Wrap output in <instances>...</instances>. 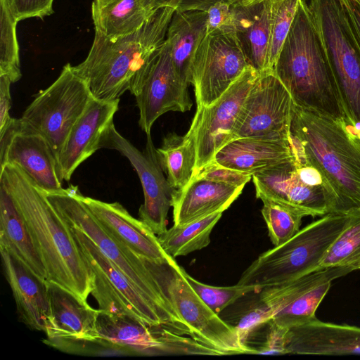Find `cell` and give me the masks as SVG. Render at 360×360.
Masks as SVG:
<instances>
[{
  "label": "cell",
  "instance_id": "cell-1",
  "mask_svg": "<svg viewBox=\"0 0 360 360\" xmlns=\"http://www.w3.org/2000/svg\"><path fill=\"white\" fill-rule=\"evenodd\" d=\"M0 184L11 196L26 224L46 269V280L86 300L93 289L91 271L70 226L44 191L13 164L1 168Z\"/></svg>",
  "mask_w": 360,
  "mask_h": 360
},
{
  "label": "cell",
  "instance_id": "cell-2",
  "mask_svg": "<svg viewBox=\"0 0 360 360\" xmlns=\"http://www.w3.org/2000/svg\"><path fill=\"white\" fill-rule=\"evenodd\" d=\"M289 143L295 163L308 164L321 174L333 213L360 211V143L347 123L295 105Z\"/></svg>",
  "mask_w": 360,
  "mask_h": 360
},
{
  "label": "cell",
  "instance_id": "cell-3",
  "mask_svg": "<svg viewBox=\"0 0 360 360\" xmlns=\"http://www.w3.org/2000/svg\"><path fill=\"white\" fill-rule=\"evenodd\" d=\"M274 71L296 105L347 124L321 36L304 0H300Z\"/></svg>",
  "mask_w": 360,
  "mask_h": 360
},
{
  "label": "cell",
  "instance_id": "cell-4",
  "mask_svg": "<svg viewBox=\"0 0 360 360\" xmlns=\"http://www.w3.org/2000/svg\"><path fill=\"white\" fill-rule=\"evenodd\" d=\"M176 8L162 6L135 32L113 41L95 31L86 59L72 66L93 98L111 102L129 91L139 69L164 44Z\"/></svg>",
  "mask_w": 360,
  "mask_h": 360
},
{
  "label": "cell",
  "instance_id": "cell-5",
  "mask_svg": "<svg viewBox=\"0 0 360 360\" xmlns=\"http://www.w3.org/2000/svg\"><path fill=\"white\" fill-rule=\"evenodd\" d=\"M352 215L330 213L309 224L283 244L259 255L237 283L252 286L259 292L323 269L321 262Z\"/></svg>",
  "mask_w": 360,
  "mask_h": 360
},
{
  "label": "cell",
  "instance_id": "cell-6",
  "mask_svg": "<svg viewBox=\"0 0 360 360\" xmlns=\"http://www.w3.org/2000/svg\"><path fill=\"white\" fill-rule=\"evenodd\" d=\"M44 193L69 226H75L86 234L150 302L191 335L189 328L174 308L164 286L140 256L114 239L101 227L81 200L77 186L70 185L67 188Z\"/></svg>",
  "mask_w": 360,
  "mask_h": 360
},
{
  "label": "cell",
  "instance_id": "cell-7",
  "mask_svg": "<svg viewBox=\"0 0 360 360\" xmlns=\"http://www.w3.org/2000/svg\"><path fill=\"white\" fill-rule=\"evenodd\" d=\"M323 42L346 115L360 137V48L340 0H304Z\"/></svg>",
  "mask_w": 360,
  "mask_h": 360
},
{
  "label": "cell",
  "instance_id": "cell-8",
  "mask_svg": "<svg viewBox=\"0 0 360 360\" xmlns=\"http://www.w3.org/2000/svg\"><path fill=\"white\" fill-rule=\"evenodd\" d=\"M69 226L91 271L93 289L91 294L97 301L100 310L129 316L148 325L163 326L191 337L188 330L150 302L86 234L75 226Z\"/></svg>",
  "mask_w": 360,
  "mask_h": 360
},
{
  "label": "cell",
  "instance_id": "cell-9",
  "mask_svg": "<svg viewBox=\"0 0 360 360\" xmlns=\"http://www.w3.org/2000/svg\"><path fill=\"white\" fill-rule=\"evenodd\" d=\"M146 266L164 286L174 308L191 332L193 339L219 355L254 354L243 343L235 326L223 321L193 290L178 264H157L142 258Z\"/></svg>",
  "mask_w": 360,
  "mask_h": 360
},
{
  "label": "cell",
  "instance_id": "cell-10",
  "mask_svg": "<svg viewBox=\"0 0 360 360\" xmlns=\"http://www.w3.org/2000/svg\"><path fill=\"white\" fill-rule=\"evenodd\" d=\"M92 98L86 83L67 63L55 82L36 95L20 119L45 138L58 163L72 127Z\"/></svg>",
  "mask_w": 360,
  "mask_h": 360
},
{
  "label": "cell",
  "instance_id": "cell-11",
  "mask_svg": "<svg viewBox=\"0 0 360 360\" xmlns=\"http://www.w3.org/2000/svg\"><path fill=\"white\" fill-rule=\"evenodd\" d=\"M96 331V342L101 348L121 354L219 355L190 336L101 310L97 317Z\"/></svg>",
  "mask_w": 360,
  "mask_h": 360
},
{
  "label": "cell",
  "instance_id": "cell-12",
  "mask_svg": "<svg viewBox=\"0 0 360 360\" xmlns=\"http://www.w3.org/2000/svg\"><path fill=\"white\" fill-rule=\"evenodd\" d=\"M188 86L176 72L165 40L135 74L129 89L136 98L139 124L146 135L150 134L154 122L163 114L191 110Z\"/></svg>",
  "mask_w": 360,
  "mask_h": 360
},
{
  "label": "cell",
  "instance_id": "cell-13",
  "mask_svg": "<svg viewBox=\"0 0 360 360\" xmlns=\"http://www.w3.org/2000/svg\"><path fill=\"white\" fill-rule=\"evenodd\" d=\"M295 105L274 70L260 72L239 111L231 141L259 138L289 141Z\"/></svg>",
  "mask_w": 360,
  "mask_h": 360
},
{
  "label": "cell",
  "instance_id": "cell-14",
  "mask_svg": "<svg viewBox=\"0 0 360 360\" xmlns=\"http://www.w3.org/2000/svg\"><path fill=\"white\" fill-rule=\"evenodd\" d=\"M248 65L235 32L206 34L195 51L190 69L197 108L216 101Z\"/></svg>",
  "mask_w": 360,
  "mask_h": 360
},
{
  "label": "cell",
  "instance_id": "cell-15",
  "mask_svg": "<svg viewBox=\"0 0 360 360\" xmlns=\"http://www.w3.org/2000/svg\"><path fill=\"white\" fill-rule=\"evenodd\" d=\"M146 136V148L141 152L122 136L112 123L101 139L100 149L117 150L131 164L141 181L144 195L143 204L139 210V219L158 236L167 229L168 212L172 207L176 190L164 175L150 134Z\"/></svg>",
  "mask_w": 360,
  "mask_h": 360
},
{
  "label": "cell",
  "instance_id": "cell-16",
  "mask_svg": "<svg viewBox=\"0 0 360 360\" xmlns=\"http://www.w3.org/2000/svg\"><path fill=\"white\" fill-rule=\"evenodd\" d=\"M259 72L248 65L216 101L207 107L197 108L189 128L193 134L196 148L194 176L212 162L215 154L231 141L239 111Z\"/></svg>",
  "mask_w": 360,
  "mask_h": 360
},
{
  "label": "cell",
  "instance_id": "cell-17",
  "mask_svg": "<svg viewBox=\"0 0 360 360\" xmlns=\"http://www.w3.org/2000/svg\"><path fill=\"white\" fill-rule=\"evenodd\" d=\"M47 281L49 315L44 342L69 352H79L97 345L96 321L100 309H95L76 295ZM99 346V345H98Z\"/></svg>",
  "mask_w": 360,
  "mask_h": 360
},
{
  "label": "cell",
  "instance_id": "cell-18",
  "mask_svg": "<svg viewBox=\"0 0 360 360\" xmlns=\"http://www.w3.org/2000/svg\"><path fill=\"white\" fill-rule=\"evenodd\" d=\"M0 166L20 167L45 192L63 188L56 156L48 141L20 118L13 119L0 135Z\"/></svg>",
  "mask_w": 360,
  "mask_h": 360
},
{
  "label": "cell",
  "instance_id": "cell-19",
  "mask_svg": "<svg viewBox=\"0 0 360 360\" xmlns=\"http://www.w3.org/2000/svg\"><path fill=\"white\" fill-rule=\"evenodd\" d=\"M256 196L294 207L306 216L333 213V200L323 186H310L299 177L295 161L277 165L252 174Z\"/></svg>",
  "mask_w": 360,
  "mask_h": 360
},
{
  "label": "cell",
  "instance_id": "cell-20",
  "mask_svg": "<svg viewBox=\"0 0 360 360\" xmlns=\"http://www.w3.org/2000/svg\"><path fill=\"white\" fill-rule=\"evenodd\" d=\"M79 198L101 227L136 255L157 264L177 263L162 249L156 234L141 220L134 218L120 203L103 202L81 193Z\"/></svg>",
  "mask_w": 360,
  "mask_h": 360
},
{
  "label": "cell",
  "instance_id": "cell-21",
  "mask_svg": "<svg viewBox=\"0 0 360 360\" xmlns=\"http://www.w3.org/2000/svg\"><path fill=\"white\" fill-rule=\"evenodd\" d=\"M120 100L107 102L92 98L72 127L58 160L60 179L70 181L75 169L100 149L101 139L114 123Z\"/></svg>",
  "mask_w": 360,
  "mask_h": 360
},
{
  "label": "cell",
  "instance_id": "cell-22",
  "mask_svg": "<svg viewBox=\"0 0 360 360\" xmlns=\"http://www.w3.org/2000/svg\"><path fill=\"white\" fill-rule=\"evenodd\" d=\"M0 251L5 277L20 319L30 329L45 332L49 315L46 279L36 274L11 251L4 248Z\"/></svg>",
  "mask_w": 360,
  "mask_h": 360
},
{
  "label": "cell",
  "instance_id": "cell-23",
  "mask_svg": "<svg viewBox=\"0 0 360 360\" xmlns=\"http://www.w3.org/2000/svg\"><path fill=\"white\" fill-rule=\"evenodd\" d=\"M286 349L288 354H360V327L316 318L289 328Z\"/></svg>",
  "mask_w": 360,
  "mask_h": 360
},
{
  "label": "cell",
  "instance_id": "cell-24",
  "mask_svg": "<svg viewBox=\"0 0 360 360\" xmlns=\"http://www.w3.org/2000/svg\"><path fill=\"white\" fill-rule=\"evenodd\" d=\"M244 187L193 176L187 185L174 192V225L183 226L215 213H223L240 195Z\"/></svg>",
  "mask_w": 360,
  "mask_h": 360
},
{
  "label": "cell",
  "instance_id": "cell-25",
  "mask_svg": "<svg viewBox=\"0 0 360 360\" xmlns=\"http://www.w3.org/2000/svg\"><path fill=\"white\" fill-rule=\"evenodd\" d=\"M213 161L252 176L269 167L295 160L288 141L239 138L224 146L215 154Z\"/></svg>",
  "mask_w": 360,
  "mask_h": 360
},
{
  "label": "cell",
  "instance_id": "cell-26",
  "mask_svg": "<svg viewBox=\"0 0 360 360\" xmlns=\"http://www.w3.org/2000/svg\"><path fill=\"white\" fill-rule=\"evenodd\" d=\"M274 0L252 5L236 2L234 32L250 66L259 72L266 70Z\"/></svg>",
  "mask_w": 360,
  "mask_h": 360
},
{
  "label": "cell",
  "instance_id": "cell-27",
  "mask_svg": "<svg viewBox=\"0 0 360 360\" xmlns=\"http://www.w3.org/2000/svg\"><path fill=\"white\" fill-rule=\"evenodd\" d=\"M157 8L153 0H93L95 31L115 41L137 31Z\"/></svg>",
  "mask_w": 360,
  "mask_h": 360
},
{
  "label": "cell",
  "instance_id": "cell-28",
  "mask_svg": "<svg viewBox=\"0 0 360 360\" xmlns=\"http://www.w3.org/2000/svg\"><path fill=\"white\" fill-rule=\"evenodd\" d=\"M207 12L175 11L169 25L166 40L173 65L179 78L191 84L190 69L196 49L206 35Z\"/></svg>",
  "mask_w": 360,
  "mask_h": 360
},
{
  "label": "cell",
  "instance_id": "cell-29",
  "mask_svg": "<svg viewBox=\"0 0 360 360\" xmlns=\"http://www.w3.org/2000/svg\"><path fill=\"white\" fill-rule=\"evenodd\" d=\"M0 248L21 259L39 276L46 279V271L25 221L13 200L0 184Z\"/></svg>",
  "mask_w": 360,
  "mask_h": 360
},
{
  "label": "cell",
  "instance_id": "cell-30",
  "mask_svg": "<svg viewBox=\"0 0 360 360\" xmlns=\"http://www.w3.org/2000/svg\"><path fill=\"white\" fill-rule=\"evenodd\" d=\"M353 270L347 267L326 268L283 284L263 288L259 291L260 304L255 307L267 323L276 314L295 299L326 281H333L346 276Z\"/></svg>",
  "mask_w": 360,
  "mask_h": 360
},
{
  "label": "cell",
  "instance_id": "cell-31",
  "mask_svg": "<svg viewBox=\"0 0 360 360\" xmlns=\"http://www.w3.org/2000/svg\"><path fill=\"white\" fill-rule=\"evenodd\" d=\"M158 158L169 185L175 190L187 185L195 174V142L189 129L184 136L168 134L156 148Z\"/></svg>",
  "mask_w": 360,
  "mask_h": 360
},
{
  "label": "cell",
  "instance_id": "cell-32",
  "mask_svg": "<svg viewBox=\"0 0 360 360\" xmlns=\"http://www.w3.org/2000/svg\"><path fill=\"white\" fill-rule=\"evenodd\" d=\"M222 216L215 213L183 226L173 225L158 236L162 249L175 258L206 248L210 243L213 228Z\"/></svg>",
  "mask_w": 360,
  "mask_h": 360
},
{
  "label": "cell",
  "instance_id": "cell-33",
  "mask_svg": "<svg viewBox=\"0 0 360 360\" xmlns=\"http://www.w3.org/2000/svg\"><path fill=\"white\" fill-rule=\"evenodd\" d=\"M320 266L360 270V211L352 213L348 226L332 244Z\"/></svg>",
  "mask_w": 360,
  "mask_h": 360
},
{
  "label": "cell",
  "instance_id": "cell-34",
  "mask_svg": "<svg viewBox=\"0 0 360 360\" xmlns=\"http://www.w3.org/2000/svg\"><path fill=\"white\" fill-rule=\"evenodd\" d=\"M262 201V214L274 246L283 244L300 230L302 219L305 215L300 210L268 198Z\"/></svg>",
  "mask_w": 360,
  "mask_h": 360
},
{
  "label": "cell",
  "instance_id": "cell-35",
  "mask_svg": "<svg viewBox=\"0 0 360 360\" xmlns=\"http://www.w3.org/2000/svg\"><path fill=\"white\" fill-rule=\"evenodd\" d=\"M18 22L9 0H0V75L8 77L12 83L22 77L16 35Z\"/></svg>",
  "mask_w": 360,
  "mask_h": 360
},
{
  "label": "cell",
  "instance_id": "cell-36",
  "mask_svg": "<svg viewBox=\"0 0 360 360\" xmlns=\"http://www.w3.org/2000/svg\"><path fill=\"white\" fill-rule=\"evenodd\" d=\"M331 284L332 281H326L312 288L276 314L271 320L288 328L311 321L316 318V311Z\"/></svg>",
  "mask_w": 360,
  "mask_h": 360
},
{
  "label": "cell",
  "instance_id": "cell-37",
  "mask_svg": "<svg viewBox=\"0 0 360 360\" xmlns=\"http://www.w3.org/2000/svg\"><path fill=\"white\" fill-rule=\"evenodd\" d=\"M300 0H274L266 70H274L277 58L290 31Z\"/></svg>",
  "mask_w": 360,
  "mask_h": 360
},
{
  "label": "cell",
  "instance_id": "cell-38",
  "mask_svg": "<svg viewBox=\"0 0 360 360\" xmlns=\"http://www.w3.org/2000/svg\"><path fill=\"white\" fill-rule=\"evenodd\" d=\"M188 283L200 298L219 314L244 295L257 292L252 286L236 284L231 286H214L202 283L184 271Z\"/></svg>",
  "mask_w": 360,
  "mask_h": 360
},
{
  "label": "cell",
  "instance_id": "cell-39",
  "mask_svg": "<svg viewBox=\"0 0 360 360\" xmlns=\"http://www.w3.org/2000/svg\"><path fill=\"white\" fill-rule=\"evenodd\" d=\"M235 4L236 2L218 1L208 9L206 34L234 32Z\"/></svg>",
  "mask_w": 360,
  "mask_h": 360
},
{
  "label": "cell",
  "instance_id": "cell-40",
  "mask_svg": "<svg viewBox=\"0 0 360 360\" xmlns=\"http://www.w3.org/2000/svg\"><path fill=\"white\" fill-rule=\"evenodd\" d=\"M235 186H245L252 175L221 166L214 161L205 165L195 176Z\"/></svg>",
  "mask_w": 360,
  "mask_h": 360
},
{
  "label": "cell",
  "instance_id": "cell-41",
  "mask_svg": "<svg viewBox=\"0 0 360 360\" xmlns=\"http://www.w3.org/2000/svg\"><path fill=\"white\" fill-rule=\"evenodd\" d=\"M269 326L265 341L255 349V354L277 355L287 354L286 349L289 328L283 327L273 320L267 323Z\"/></svg>",
  "mask_w": 360,
  "mask_h": 360
},
{
  "label": "cell",
  "instance_id": "cell-42",
  "mask_svg": "<svg viewBox=\"0 0 360 360\" xmlns=\"http://www.w3.org/2000/svg\"><path fill=\"white\" fill-rule=\"evenodd\" d=\"M11 10L18 21L30 18L43 19L53 13V0H9Z\"/></svg>",
  "mask_w": 360,
  "mask_h": 360
},
{
  "label": "cell",
  "instance_id": "cell-43",
  "mask_svg": "<svg viewBox=\"0 0 360 360\" xmlns=\"http://www.w3.org/2000/svg\"><path fill=\"white\" fill-rule=\"evenodd\" d=\"M11 83L8 77L0 75V135L4 134L14 119L10 116L9 113L12 103Z\"/></svg>",
  "mask_w": 360,
  "mask_h": 360
},
{
  "label": "cell",
  "instance_id": "cell-44",
  "mask_svg": "<svg viewBox=\"0 0 360 360\" xmlns=\"http://www.w3.org/2000/svg\"><path fill=\"white\" fill-rule=\"evenodd\" d=\"M239 0H153L156 7L171 6L176 11H202L208 9L218 1L234 3Z\"/></svg>",
  "mask_w": 360,
  "mask_h": 360
},
{
  "label": "cell",
  "instance_id": "cell-45",
  "mask_svg": "<svg viewBox=\"0 0 360 360\" xmlns=\"http://www.w3.org/2000/svg\"><path fill=\"white\" fill-rule=\"evenodd\" d=\"M352 30L360 48V0H340Z\"/></svg>",
  "mask_w": 360,
  "mask_h": 360
},
{
  "label": "cell",
  "instance_id": "cell-46",
  "mask_svg": "<svg viewBox=\"0 0 360 360\" xmlns=\"http://www.w3.org/2000/svg\"><path fill=\"white\" fill-rule=\"evenodd\" d=\"M264 0H239L238 2L243 6L252 5Z\"/></svg>",
  "mask_w": 360,
  "mask_h": 360
},
{
  "label": "cell",
  "instance_id": "cell-47",
  "mask_svg": "<svg viewBox=\"0 0 360 360\" xmlns=\"http://www.w3.org/2000/svg\"><path fill=\"white\" fill-rule=\"evenodd\" d=\"M358 138H359V137H358ZM359 143H360V138H359Z\"/></svg>",
  "mask_w": 360,
  "mask_h": 360
}]
</instances>
